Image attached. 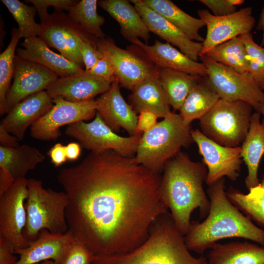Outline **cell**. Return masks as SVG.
I'll list each match as a JSON object with an SVG mask.
<instances>
[{
	"label": "cell",
	"mask_w": 264,
	"mask_h": 264,
	"mask_svg": "<svg viewBox=\"0 0 264 264\" xmlns=\"http://www.w3.org/2000/svg\"><path fill=\"white\" fill-rule=\"evenodd\" d=\"M57 178L68 198V231L94 255L133 251L169 211L160 173L113 150L90 152Z\"/></svg>",
	"instance_id": "obj_1"
},
{
	"label": "cell",
	"mask_w": 264,
	"mask_h": 264,
	"mask_svg": "<svg viewBox=\"0 0 264 264\" xmlns=\"http://www.w3.org/2000/svg\"><path fill=\"white\" fill-rule=\"evenodd\" d=\"M163 171L162 200L170 211L177 228L185 236L190 228L194 210L198 208L203 218L209 211L210 200L203 186L207 175L206 166L193 161L180 151L166 162Z\"/></svg>",
	"instance_id": "obj_2"
},
{
	"label": "cell",
	"mask_w": 264,
	"mask_h": 264,
	"mask_svg": "<svg viewBox=\"0 0 264 264\" xmlns=\"http://www.w3.org/2000/svg\"><path fill=\"white\" fill-rule=\"evenodd\" d=\"M224 177L209 185L210 209L201 222L192 221L184 236L189 250L202 254L220 240L241 238L264 246V230L254 225L228 199Z\"/></svg>",
	"instance_id": "obj_3"
},
{
	"label": "cell",
	"mask_w": 264,
	"mask_h": 264,
	"mask_svg": "<svg viewBox=\"0 0 264 264\" xmlns=\"http://www.w3.org/2000/svg\"><path fill=\"white\" fill-rule=\"evenodd\" d=\"M169 212L153 225L146 240L131 252L94 255L91 264H207L203 256L194 257Z\"/></svg>",
	"instance_id": "obj_4"
},
{
	"label": "cell",
	"mask_w": 264,
	"mask_h": 264,
	"mask_svg": "<svg viewBox=\"0 0 264 264\" xmlns=\"http://www.w3.org/2000/svg\"><path fill=\"white\" fill-rule=\"evenodd\" d=\"M191 130L179 114L171 111L152 129L142 133L135 160L149 170L160 173L169 160L193 141Z\"/></svg>",
	"instance_id": "obj_5"
},
{
	"label": "cell",
	"mask_w": 264,
	"mask_h": 264,
	"mask_svg": "<svg viewBox=\"0 0 264 264\" xmlns=\"http://www.w3.org/2000/svg\"><path fill=\"white\" fill-rule=\"evenodd\" d=\"M26 222L23 235L30 243L41 231L64 234L68 231L66 218L68 198L64 192L45 189L41 180L27 179Z\"/></svg>",
	"instance_id": "obj_6"
},
{
	"label": "cell",
	"mask_w": 264,
	"mask_h": 264,
	"mask_svg": "<svg viewBox=\"0 0 264 264\" xmlns=\"http://www.w3.org/2000/svg\"><path fill=\"white\" fill-rule=\"evenodd\" d=\"M252 109L251 105L243 101L220 99L199 120L201 132L221 145L238 147L248 132Z\"/></svg>",
	"instance_id": "obj_7"
},
{
	"label": "cell",
	"mask_w": 264,
	"mask_h": 264,
	"mask_svg": "<svg viewBox=\"0 0 264 264\" xmlns=\"http://www.w3.org/2000/svg\"><path fill=\"white\" fill-rule=\"evenodd\" d=\"M199 58L206 68L205 80L220 99L244 101L258 112L264 104V93L249 73H240L205 55Z\"/></svg>",
	"instance_id": "obj_8"
},
{
	"label": "cell",
	"mask_w": 264,
	"mask_h": 264,
	"mask_svg": "<svg viewBox=\"0 0 264 264\" xmlns=\"http://www.w3.org/2000/svg\"><path fill=\"white\" fill-rule=\"evenodd\" d=\"M65 134L76 139L81 147L91 152L113 150L127 157L136 153L142 133L128 137L117 134L96 112L91 122L80 121L67 126Z\"/></svg>",
	"instance_id": "obj_9"
},
{
	"label": "cell",
	"mask_w": 264,
	"mask_h": 264,
	"mask_svg": "<svg viewBox=\"0 0 264 264\" xmlns=\"http://www.w3.org/2000/svg\"><path fill=\"white\" fill-rule=\"evenodd\" d=\"M27 194V179L24 178L15 181L0 196V238L14 253L30 244L22 233L26 222L25 204Z\"/></svg>",
	"instance_id": "obj_10"
},
{
	"label": "cell",
	"mask_w": 264,
	"mask_h": 264,
	"mask_svg": "<svg viewBox=\"0 0 264 264\" xmlns=\"http://www.w3.org/2000/svg\"><path fill=\"white\" fill-rule=\"evenodd\" d=\"M52 102L51 109L30 127L31 136L37 140H56L61 135V127L90 119L96 114L94 99L74 102L56 96Z\"/></svg>",
	"instance_id": "obj_11"
},
{
	"label": "cell",
	"mask_w": 264,
	"mask_h": 264,
	"mask_svg": "<svg viewBox=\"0 0 264 264\" xmlns=\"http://www.w3.org/2000/svg\"><path fill=\"white\" fill-rule=\"evenodd\" d=\"M191 135L203 157V163L207 168L205 182L208 185L224 176L233 181L237 179L242 162L241 147L221 145L206 137L198 129L192 130Z\"/></svg>",
	"instance_id": "obj_12"
},
{
	"label": "cell",
	"mask_w": 264,
	"mask_h": 264,
	"mask_svg": "<svg viewBox=\"0 0 264 264\" xmlns=\"http://www.w3.org/2000/svg\"><path fill=\"white\" fill-rule=\"evenodd\" d=\"M40 25L38 37L48 46L58 50L66 58L83 67L84 63L78 50V41L81 38L91 35L62 11L55 10L46 22Z\"/></svg>",
	"instance_id": "obj_13"
},
{
	"label": "cell",
	"mask_w": 264,
	"mask_h": 264,
	"mask_svg": "<svg viewBox=\"0 0 264 264\" xmlns=\"http://www.w3.org/2000/svg\"><path fill=\"white\" fill-rule=\"evenodd\" d=\"M198 14L207 27L199 57L220 44L251 33L256 22L252 15L251 7L242 8L233 14L221 17L215 16L206 9L198 10Z\"/></svg>",
	"instance_id": "obj_14"
},
{
	"label": "cell",
	"mask_w": 264,
	"mask_h": 264,
	"mask_svg": "<svg viewBox=\"0 0 264 264\" xmlns=\"http://www.w3.org/2000/svg\"><path fill=\"white\" fill-rule=\"evenodd\" d=\"M99 50L110 61L121 87L132 90L139 83L154 73L158 67L118 47L110 38L97 39Z\"/></svg>",
	"instance_id": "obj_15"
},
{
	"label": "cell",
	"mask_w": 264,
	"mask_h": 264,
	"mask_svg": "<svg viewBox=\"0 0 264 264\" xmlns=\"http://www.w3.org/2000/svg\"><path fill=\"white\" fill-rule=\"evenodd\" d=\"M58 78L46 67L15 55L14 80L6 96L8 112L26 97L46 90Z\"/></svg>",
	"instance_id": "obj_16"
},
{
	"label": "cell",
	"mask_w": 264,
	"mask_h": 264,
	"mask_svg": "<svg viewBox=\"0 0 264 264\" xmlns=\"http://www.w3.org/2000/svg\"><path fill=\"white\" fill-rule=\"evenodd\" d=\"M120 87L116 78L110 88L95 100L96 112L115 132L123 128L130 135L141 133L137 130L136 112L123 97Z\"/></svg>",
	"instance_id": "obj_17"
},
{
	"label": "cell",
	"mask_w": 264,
	"mask_h": 264,
	"mask_svg": "<svg viewBox=\"0 0 264 264\" xmlns=\"http://www.w3.org/2000/svg\"><path fill=\"white\" fill-rule=\"evenodd\" d=\"M53 106L47 92L32 94L15 105L1 120L0 125L19 140L23 139L27 129Z\"/></svg>",
	"instance_id": "obj_18"
},
{
	"label": "cell",
	"mask_w": 264,
	"mask_h": 264,
	"mask_svg": "<svg viewBox=\"0 0 264 264\" xmlns=\"http://www.w3.org/2000/svg\"><path fill=\"white\" fill-rule=\"evenodd\" d=\"M150 32L158 36L195 61H198L202 43L190 39L183 31L165 18L145 5L141 0H131Z\"/></svg>",
	"instance_id": "obj_19"
},
{
	"label": "cell",
	"mask_w": 264,
	"mask_h": 264,
	"mask_svg": "<svg viewBox=\"0 0 264 264\" xmlns=\"http://www.w3.org/2000/svg\"><path fill=\"white\" fill-rule=\"evenodd\" d=\"M112 83L84 70L77 74L59 77L48 87L46 91L52 99L62 96L67 101L80 102L94 99L96 96L103 94Z\"/></svg>",
	"instance_id": "obj_20"
},
{
	"label": "cell",
	"mask_w": 264,
	"mask_h": 264,
	"mask_svg": "<svg viewBox=\"0 0 264 264\" xmlns=\"http://www.w3.org/2000/svg\"><path fill=\"white\" fill-rule=\"evenodd\" d=\"M74 239L68 231L58 234L43 230L27 247L15 252L20 256L16 264H36L48 260L60 264Z\"/></svg>",
	"instance_id": "obj_21"
},
{
	"label": "cell",
	"mask_w": 264,
	"mask_h": 264,
	"mask_svg": "<svg viewBox=\"0 0 264 264\" xmlns=\"http://www.w3.org/2000/svg\"><path fill=\"white\" fill-rule=\"evenodd\" d=\"M22 48L17 49L20 58L40 64L56 73L59 77H65L82 72L85 69L61 54L51 50L39 37L24 39Z\"/></svg>",
	"instance_id": "obj_22"
},
{
	"label": "cell",
	"mask_w": 264,
	"mask_h": 264,
	"mask_svg": "<svg viewBox=\"0 0 264 264\" xmlns=\"http://www.w3.org/2000/svg\"><path fill=\"white\" fill-rule=\"evenodd\" d=\"M132 44L140 47L159 68L206 76V68L203 63L193 60L168 43H164L156 40L153 44L149 45L137 39Z\"/></svg>",
	"instance_id": "obj_23"
},
{
	"label": "cell",
	"mask_w": 264,
	"mask_h": 264,
	"mask_svg": "<svg viewBox=\"0 0 264 264\" xmlns=\"http://www.w3.org/2000/svg\"><path fill=\"white\" fill-rule=\"evenodd\" d=\"M98 4L119 24L122 36L130 42L139 38L147 44L150 31L141 16L127 0H101Z\"/></svg>",
	"instance_id": "obj_24"
},
{
	"label": "cell",
	"mask_w": 264,
	"mask_h": 264,
	"mask_svg": "<svg viewBox=\"0 0 264 264\" xmlns=\"http://www.w3.org/2000/svg\"><path fill=\"white\" fill-rule=\"evenodd\" d=\"M260 115L257 111L252 114L248 132L241 147V155L248 169L245 184L249 190L259 184L258 168L264 154V121L260 122Z\"/></svg>",
	"instance_id": "obj_25"
},
{
	"label": "cell",
	"mask_w": 264,
	"mask_h": 264,
	"mask_svg": "<svg viewBox=\"0 0 264 264\" xmlns=\"http://www.w3.org/2000/svg\"><path fill=\"white\" fill-rule=\"evenodd\" d=\"M157 71L137 84L130 96L132 107L136 112L147 110L159 118H164L170 112L164 91L157 78Z\"/></svg>",
	"instance_id": "obj_26"
},
{
	"label": "cell",
	"mask_w": 264,
	"mask_h": 264,
	"mask_svg": "<svg viewBox=\"0 0 264 264\" xmlns=\"http://www.w3.org/2000/svg\"><path fill=\"white\" fill-rule=\"evenodd\" d=\"M210 249L207 264H264V246L233 242H217Z\"/></svg>",
	"instance_id": "obj_27"
},
{
	"label": "cell",
	"mask_w": 264,
	"mask_h": 264,
	"mask_svg": "<svg viewBox=\"0 0 264 264\" xmlns=\"http://www.w3.org/2000/svg\"><path fill=\"white\" fill-rule=\"evenodd\" d=\"M45 158L38 149L28 145L10 149L0 146V167L6 169L15 181L25 178L28 172L35 169Z\"/></svg>",
	"instance_id": "obj_28"
},
{
	"label": "cell",
	"mask_w": 264,
	"mask_h": 264,
	"mask_svg": "<svg viewBox=\"0 0 264 264\" xmlns=\"http://www.w3.org/2000/svg\"><path fill=\"white\" fill-rule=\"evenodd\" d=\"M201 77H203L158 67V80L169 104L174 110H179L190 91Z\"/></svg>",
	"instance_id": "obj_29"
},
{
	"label": "cell",
	"mask_w": 264,
	"mask_h": 264,
	"mask_svg": "<svg viewBox=\"0 0 264 264\" xmlns=\"http://www.w3.org/2000/svg\"><path fill=\"white\" fill-rule=\"evenodd\" d=\"M141 0L180 29L192 40L199 43L203 42L204 39L200 35L199 31L205 24L199 18L191 16L169 0Z\"/></svg>",
	"instance_id": "obj_30"
},
{
	"label": "cell",
	"mask_w": 264,
	"mask_h": 264,
	"mask_svg": "<svg viewBox=\"0 0 264 264\" xmlns=\"http://www.w3.org/2000/svg\"><path fill=\"white\" fill-rule=\"evenodd\" d=\"M219 99L204 77H201L183 103L179 114L184 124L190 126L193 120H200L205 116Z\"/></svg>",
	"instance_id": "obj_31"
},
{
	"label": "cell",
	"mask_w": 264,
	"mask_h": 264,
	"mask_svg": "<svg viewBox=\"0 0 264 264\" xmlns=\"http://www.w3.org/2000/svg\"><path fill=\"white\" fill-rule=\"evenodd\" d=\"M204 55L240 73H249L248 56L240 36L215 46Z\"/></svg>",
	"instance_id": "obj_32"
},
{
	"label": "cell",
	"mask_w": 264,
	"mask_h": 264,
	"mask_svg": "<svg viewBox=\"0 0 264 264\" xmlns=\"http://www.w3.org/2000/svg\"><path fill=\"white\" fill-rule=\"evenodd\" d=\"M244 194L238 190L230 189L226 192L229 201L249 219L264 227V178L256 187Z\"/></svg>",
	"instance_id": "obj_33"
},
{
	"label": "cell",
	"mask_w": 264,
	"mask_h": 264,
	"mask_svg": "<svg viewBox=\"0 0 264 264\" xmlns=\"http://www.w3.org/2000/svg\"><path fill=\"white\" fill-rule=\"evenodd\" d=\"M97 0H82L69 10V17L89 35L97 39L105 38L101 27L105 22L104 18L98 14Z\"/></svg>",
	"instance_id": "obj_34"
},
{
	"label": "cell",
	"mask_w": 264,
	"mask_h": 264,
	"mask_svg": "<svg viewBox=\"0 0 264 264\" xmlns=\"http://www.w3.org/2000/svg\"><path fill=\"white\" fill-rule=\"evenodd\" d=\"M22 38L18 28H14L10 42L0 54V114L8 112L6 96L10 87L14 71L15 52L20 39Z\"/></svg>",
	"instance_id": "obj_35"
},
{
	"label": "cell",
	"mask_w": 264,
	"mask_h": 264,
	"mask_svg": "<svg viewBox=\"0 0 264 264\" xmlns=\"http://www.w3.org/2000/svg\"><path fill=\"white\" fill-rule=\"evenodd\" d=\"M18 25L22 38L24 39L38 36L41 25L35 20L37 10L34 6H28L19 0H1Z\"/></svg>",
	"instance_id": "obj_36"
},
{
	"label": "cell",
	"mask_w": 264,
	"mask_h": 264,
	"mask_svg": "<svg viewBox=\"0 0 264 264\" xmlns=\"http://www.w3.org/2000/svg\"><path fill=\"white\" fill-rule=\"evenodd\" d=\"M248 54L249 74L258 87L264 90V47L257 44L251 33L240 36Z\"/></svg>",
	"instance_id": "obj_37"
},
{
	"label": "cell",
	"mask_w": 264,
	"mask_h": 264,
	"mask_svg": "<svg viewBox=\"0 0 264 264\" xmlns=\"http://www.w3.org/2000/svg\"><path fill=\"white\" fill-rule=\"evenodd\" d=\"M97 39L91 36H87L81 38L78 41V50L86 71L90 70L103 56L97 47Z\"/></svg>",
	"instance_id": "obj_38"
},
{
	"label": "cell",
	"mask_w": 264,
	"mask_h": 264,
	"mask_svg": "<svg viewBox=\"0 0 264 264\" xmlns=\"http://www.w3.org/2000/svg\"><path fill=\"white\" fill-rule=\"evenodd\" d=\"M93 255L84 244L74 238L60 264H90Z\"/></svg>",
	"instance_id": "obj_39"
},
{
	"label": "cell",
	"mask_w": 264,
	"mask_h": 264,
	"mask_svg": "<svg viewBox=\"0 0 264 264\" xmlns=\"http://www.w3.org/2000/svg\"><path fill=\"white\" fill-rule=\"evenodd\" d=\"M26 2L32 3L35 7L41 20V23L46 22L50 14L48 8L53 7L56 10H68L77 2L74 0H28Z\"/></svg>",
	"instance_id": "obj_40"
},
{
	"label": "cell",
	"mask_w": 264,
	"mask_h": 264,
	"mask_svg": "<svg viewBox=\"0 0 264 264\" xmlns=\"http://www.w3.org/2000/svg\"><path fill=\"white\" fill-rule=\"evenodd\" d=\"M215 16H227L237 11L236 6L242 4L243 0H200Z\"/></svg>",
	"instance_id": "obj_41"
},
{
	"label": "cell",
	"mask_w": 264,
	"mask_h": 264,
	"mask_svg": "<svg viewBox=\"0 0 264 264\" xmlns=\"http://www.w3.org/2000/svg\"><path fill=\"white\" fill-rule=\"evenodd\" d=\"M86 71L92 75L101 77L111 82L116 79L112 66L109 59L104 55L90 70Z\"/></svg>",
	"instance_id": "obj_42"
},
{
	"label": "cell",
	"mask_w": 264,
	"mask_h": 264,
	"mask_svg": "<svg viewBox=\"0 0 264 264\" xmlns=\"http://www.w3.org/2000/svg\"><path fill=\"white\" fill-rule=\"evenodd\" d=\"M138 116L137 130L139 133H143L152 129L157 124L158 117L153 112L143 110Z\"/></svg>",
	"instance_id": "obj_43"
},
{
	"label": "cell",
	"mask_w": 264,
	"mask_h": 264,
	"mask_svg": "<svg viewBox=\"0 0 264 264\" xmlns=\"http://www.w3.org/2000/svg\"><path fill=\"white\" fill-rule=\"evenodd\" d=\"M51 161L56 167H59L67 160L66 146L58 143L53 146L47 153Z\"/></svg>",
	"instance_id": "obj_44"
},
{
	"label": "cell",
	"mask_w": 264,
	"mask_h": 264,
	"mask_svg": "<svg viewBox=\"0 0 264 264\" xmlns=\"http://www.w3.org/2000/svg\"><path fill=\"white\" fill-rule=\"evenodd\" d=\"M18 260L10 246L0 238V264H16Z\"/></svg>",
	"instance_id": "obj_45"
},
{
	"label": "cell",
	"mask_w": 264,
	"mask_h": 264,
	"mask_svg": "<svg viewBox=\"0 0 264 264\" xmlns=\"http://www.w3.org/2000/svg\"><path fill=\"white\" fill-rule=\"evenodd\" d=\"M19 140L8 132L0 125V146L6 148H15L19 147Z\"/></svg>",
	"instance_id": "obj_46"
},
{
	"label": "cell",
	"mask_w": 264,
	"mask_h": 264,
	"mask_svg": "<svg viewBox=\"0 0 264 264\" xmlns=\"http://www.w3.org/2000/svg\"><path fill=\"white\" fill-rule=\"evenodd\" d=\"M15 181L5 168L0 167V196L11 188Z\"/></svg>",
	"instance_id": "obj_47"
},
{
	"label": "cell",
	"mask_w": 264,
	"mask_h": 264,
	"mask_svg": "<svg viewBox=\"0 0 264 264\" xmlns=\"http://www.w3.org/2000/svg\"><path fill=\"white\" fill-rule=\"evenodd\" d=\"M67 159L70 161L77 160L81 153V146L76 142H70L66 146Z\"/></svg>",
	"instance_id": "obj_48"
},
{
	"label": "cell",
	"mask_w": 264,
	"mask_h": 264,
	"mask_svg": "<svg viewBox=\"0 0 264 264\" xmlns=\"http://www.w3.org/2000/svg\"><path fill=\"white\" fill-rule=\"evenodd\" d=\"M257 30L263 32L262 38L260 46L264 47V6L262 10L259 22L257 26Z\"/></svg>",
	"instance_id": "obj_49"
},
{
	"label": "cell",
	"mask_w": 264,
	"mask_h": 264,
	"mask_svg": "<svg viewBox=\"0 0 264 264\" xmlns=\"http://www.w3.org/2000/svg\"><path fill=\"white\" fill-rule=\"evenodd\" d=\"M57 264L54 262L53 261L48 260V261H44V262H42L38 264Z\"/></svg>",
	"instance_id": "obj_50"
},
{
	"label": "cell",
	"mask_w": 264,
	"mask_h": 264,
	"mask_svg": "<svg viewBox=\"0 0 264 264\" xmlns=\"http://www.w3.org/2000/svg\"><path fill=\"white\" fill-rule=\"evenodd\" d=\"M258 112H260L261 114H262L264 118V104H263L261 105ZM263 120L264 121V118Z\"/></svg>",
	"instance_id": "obj_51"
},
{
	"label": "cell",
	"mask_w": 264,
	"mask_h": 264,
	"mask_svg": "<svg viewBox=\"0 0 264 264\" xmlns=\"http://www.w3.org/2000/svg\"><path fill=\"white\" fill-rule=\"evenodd\" d=\"M90 264H91V263Z\"/></svg>",
	"instance_id": "obj_52"
}]
</instances>
